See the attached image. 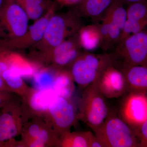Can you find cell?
<instances>
[{
    "label": "cell",
    "instance_id": "1",
    "mask_svg": "<svg viewBox=\"0 0 147 147\" xmlns=\"http://www.w3.org/2000/svg\"><path fill=\"white\" fill-rule=\"evenodd\" d=\"M117 59L112 53L95 54L82 52L68 69L75 84L84 90L97 81L109 66L115 64Z\"/></svg>",
    "mask_w": 147,
    "mask_h": 147
},
{
    "label": "cell",
    "instance_id": "2",
    "mask_svg": "<svg viewBox=\"0 0 147 147\" xmlns=\"http://www.w3.org/2000/svg\"><path fill=\"white\" fill-rule=\"evenodd\" d=\"M93 131L102 147H139L135 129L114 110H110L104 122Z\"/></svg>",
    "mask_w": 147,
    "mask_h": 147
},
{
    "label": "cell",
    "instance_id": "3",
    "mask_svg": "<svg viewBox=\"0 0 147 147\" xmlns=\"http://www.w3.org/2000/svg\"><path fill=\"white\" fill-rule=\"evenodd\" d=\"M83 26L81 17L72 10L65 13H55L50 18L42 39L32 47L37 51L50 50L79 32Z\"/></svg>",
    "mask_w": 147,
    "mask_h": 147
},
{
    "label": "cell",
    "instance_id": "4",
    "mask_svg": "<svg viewBox=\"0 0 147 147\" xmlns=\"http://www.w3.org/2000/svg\"><path fill=\"white\" fill-rule=\"evenodd\" d=\"M83 90L79 101V119L94 130L104 122L110 110L97 81Z\"/></svg>",
    "mask_w": 147,
    "mask_h": 147
},
{
    "label": "cell",
    "instance_id": "5",
    "mask_svg": "<svg viewBox=\"0 0 147 147\" xmlns=\"http://www.w3.org/2000/svg\"><path fill=\"white\" fill-rule=\"evenodd\" d=\"M43 119L59 139L65 133L70 131L79 119L70 99L57 95L49 102Z\"/></svg>",
    "mask_w": 147,
    "mask_h": 147
},
{
    "label": "cell",
    "instance_id": "6",
    "mask_svg": "<svg viewBox=\"0 0 147 147\" xmlns=\"http://www.w3.org/2000/svg\"><path fill=\"white\" fill-rule=\"evenodd\" d=\"M25 114L20 97L9 102L0 112V146L16 147L15 137L21 135Z\"/></svg>",
    "mask_w": 147,
    "mask_h": 147
},
{
    "label": "cell",
    "instance_id": "7",
    "mask_svg": "<svg viewBox=\"0 0 147 147\" xmlns=\"http://www.w3.org/2000/svg\"><path fill=\"white\" fill-rule=\"evenodd\" d=\"M29 18L23 7L14 0H7L0 13V41L21 37L28 31Z\"/></svg>",
    "mask_w": 147,
    "mask_h": 147
},
{
    "label": "cell",
    "instance_id": "8",
    "mask_svg": "<svg viewBox=\"0 0 147 147\" xmlns=\"http://www.w3.org/2000/svg\"><path fill=\"white\" fill-rule=\"evenodd\" d=\"M117 59L132 65L147 67V29L131 35L116 45Z\"/></svg>",
    "mask_w": 147,
    "mask_h": 147
},
{
    "label": "cell",
    "instance_id": "9",
    "mask_svg": "<svg viewBox=\"0 0 147 147\" xmlns=\"http://www.w3.org/2000/svg\"><path fill=\"white\" fill-rule=\"evenodd\" d=\"M124 96L119 113L125 121L135 129L147 119V94L129 91Z\"/></svg>",
    "mask_w": 147,
    "mask_h": 147
},
{
    "label": "cell",
    "instance_id": "10",
    "mask_svg": "<svg viewBox=\"0 0 147 147\" xmlns=\"http://www.w3.org/2000/svg\"><path fill=\"white\" fill-rule=\"evenodd\" d=\"M56 4L52 5L41 17L36 20L31 28L23 36L9 41H0V45L9 50L22 49L32 47L42 39L50 18L55 13Z\"/></svg>",
    "mask_w": 147,
    "mask_h": 147
},
{
    "label": "cell",
    "instance_id": "11",
    "mask_svg": "<svg viewBox=\"0 0 147 147\" xmlns=\"http://www.w3.org/2000/svg\"><path fill=\"white\" fill-rule=\"evenodd\" d=\"M115 64L108 67L97 80L98 88L105 98H119L128 92L126 79Z\"/></svg>",
    "mask_w": 147,
    "mask_h": 147
},
{
    "label": "cell",
    "instance_id": "12",
    "mask_svg": "<svg viewBox=\"0 0 147 147\" xmlns=\"http://www.w3.org/2000/svg\"><path fill=\"white\" fill-rule=\"evenodd\" d=\"M57 95L53 89L39 90L30 87L20 98L26 114L43 119L49 102Z\"/></svg>",
    "mask_w": 147,
    "mask_h": 147
},
{
    "label": "cell",
    "instance_id": "13",
    "mask_svg": "<svg viewBox=\"0 0 147 147\" xmlns=\"http://www.w3.org/2000/svg\"><path fill=\"white\" fill-rule=\"evenodd\" d=\"M115 65L125 76L128 92H140L147 94V67L132 65L118 59Z\"/></svg>",
    "mask_w": 147,
    "mask_h": 147
},
{
    "label": "cell",
    "instance_id": "14",
    "mask_svg": "<svg viewBox=\"0 0 147 147\" xmlns=\"http://www.w3.org/2000/svg\"><path fill=\"white\" fill-rule=\"evenodd\" d=\"M115 0H82L74 5L72 10L82 18L94 21L102 20Z\"/></svg>",
    "mask_w": 147,
    "mask_h": 147
},
{
    "label": "cell",
    "instance_id": "15",
    "mask_svg": "<svg viewBox=\"0 0 147 147\" xmlns=\"http://www.w3.org/2000/svg\"><path fill=\"white\" fill-rule=\"evenodd\" d=\"M74 81L67 69L57 71L53 89L58 96L70 99L75 90Z\"/></svg>",
    "mask_w": 147,
    "mask_h": 147
},
{
    "label": "cell",
    "instance_id": "16",
    "mask_svg": "<svg viewBox=\"0 0 147 147\" xmlns=\"http://www.w3.org/2000/svg\"><path fill=\"white\" fill-rule=\"evenodd\" d=\"M79 42L82 48L90 52L100 47V36L99 25L83 26L78 32Z\"/></svg>",
    "mask_w": 147,
    "mask_h": 147
},
{
    "label": "cell",
    "instance_id": "17",
    "mask_svg": "<svg viewBox=\"0 0 147 147\" xmlns=\"http://www.w3.org/2000/svg\"><path fill=\"white\" fill-rule=\"evenodd\" d=\"M23 7L29 18L36 21L49 9L52 4L49 0H14Z\"/></svg>",
    "mask_w": 147,
    "mask_h": 147
},
{
    "label": "cell",
    "instance_id": "18",
    "mask_svg": "<svg viewBox=\"0 0 147 147\" xmlns=\"http://www.w3.org/2000/svg\"><path fill=\"white\" fill-rule=\"evenodd\" d=\"M2 77L11 91L20 97L26 94L30 87L26 84L21 74L14 69H9L3 73Z\"/></svg>",
    "mask_w": 147,
    "mask_h": 147
},
{
    "label": "cell",
    "instance_id": "19",
    "mask_svg": "<svg viewBox=\"0 0 147 147\" xmlns=\"http://www.w3.org/2000/svg\"><path fill=\"white\" fill-rule=\"evenodd\" d=\"M90 131L66 132L59 138L56 147H90Z\"/></svg>",
    "mask_w": 147,
    "mask_h": 147
},
{
    "label": "cell",
    "instance_id": "20",
    "mask_svg": "<svg viewBox=\"0 0 147 147\" xmlns=\"http://www.w3.org/2000/svg\"><path fill=\"white\" fill-rule=\"evenodd\" d=\"M10 68L17 70L23 77H29L33 76L39 67L30 60L11 51Z\"/></svg>",
    "mask_w": 147,
    "mask_h": 147
},
{
    "label": "cell",
    "instance_id": "21",
    "mask_svg": "<svg viewBox=\"0 0 147 147\" xmlns=\"http://www.w3.org/2000/svg\"><path fill=\"white\" fill-rule=\"evenodd\" d=\"M57 71L49 67H40L33 76L34 88L39 90L52 89Z\"/></svg>",
    "mask_w": 147,
    "mask_h": 147
},
{
    "label": "cell",
    "instance_id": "22",
    "mask_svg": "<svg viewBox=\"0 0 147 147\" xmlns=\"http://www.w3.org/2000/svg\"><path fill=\"white\" fill-rule=\"evenodd\" d=\"M126 11L127 19L142 23L147 26V0L128 5Z\"/></svg>",
    "mask_w": 147,
    "mask_h": 147
},
{
    "label": "cell",
    "instance_id": "23",
    "mask_svg": "<svg viewBox=\"0 0 147 147\" xmlns=\"http://www.w3.org/2000/svg\"><path fill=\"white\" fill-rule=\"evenodd\" d=\"M11 51L2 48L0 50V76L10 68V57Z\"/></svg>",
    "mask_w": 147,
    "mask_h": 147
},
{
    "label": "cell",
    "instance_id": "24",
    "mask_svg": "<svg viewBox=\"0 0 147 147\" xmlns=\"http://www.w3.org/2000/svg\"><path fill=\"white\" fill-rule=\"evenodd\" d=\"M134 129L139 139V147H147V119Z\"/></svg>",
    "mask_w": 147,
    "mask_h": 147
},
{
    "label": "cell",
    "instance_id": "25",
    "mask_svg": "<svg viewBox=\"0 0 147 147\" xmlns=\"http://www.w3.org/2000/svg\"><path fill=\"white\" fill-rule=\"evenodd\" d=\"M90 147H102V145L98 141L94 134L92 131L90 133Z\"/></svg>",
    "mask_w": 147,
    "mask_h": 147
},
{
    "label": "cell",
    "instance_id": "26",
    "mask_svg": "<svg viewBox=\"0 0 147 147\" xmlns=\"http://www.w3.org/2000/svg\"><path fill=\"white\" fill-rule=\"evenodd\" d=\"M58 3L63 5H75L82 0H57Z\"/></svg>",
    "mask_w": 147,
    "mask_h": 147
},
{
    "label": "cell",
    "instance_id": "27",
    "mask_svg": "<svg viewBox=\"0 0 147 147\" xmlns=\"http://www.w3.org/2000/svg\"><path fill=\"white\" fill-rule=\"evenodd\" d=\"M0 92H13L5 84L2 77L1 76H0Z\"/></svg>",
    "mask_w": 147,
    "mask_h": 147
},
{
    "label": "cell",
    "instance_id": "28",
    "mask_svg": "<svg viewBox=\"0 0 147 147\" xmlns=\"http://www.w3.org/2000/svg\"><path fill=\"white\" fill-rule=\"evenodd\" d=\"M119 1L123 3L125 5H127L130 4L140 1H143V0H119Z\"/></svg>",
    "mask_w": 147,
    "mask_h": 147
},
{
    "label": "cell",
    "instance_id": "29",
    "mask_svg": "<svg viewBox=\"0 0 147 147\" xmlns=\"http://www.w3.org/2000/svg\"><path fill=\"white\" fill-rule=\"evenodd\" d=\"M6 2L7 0H0V13L5 5Z\"/></svg>",
    "mask_w": 147,
    "mask_h": 147
},
{
    "label": "cell",
    "instance_id": "30",
    "mask_svg": "<svg viewBox=\"0 0 147 147\" xmlns=\"http://www.w3.org/2000/svg\"><path fill=\"white\" fill-rule=\"evenodd\" d=\"M49 1H51V0H49Z\"/></svg>",
    "mask_w": 147,
    "mask_h": 147
}]
</instances>
